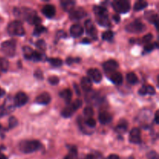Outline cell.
Wrapping results in <instances>:
<instances>
[{"mask_svg":"<svg viewBox=\"0 0 159 159\" xmlns=\"http://www.w3.org/2000/svg\"><path fill=\"white\" fill-rule=\"evenodd\" d=\"M14 15L19 18H22L30 24L39 25L41 22L40 17L37 16L36 11L28 8H16L14 9Z\"/></svg>","mask_w":159,"mask_h":159,"instance_id":"6da1fadb","label":"cell"},{"mask_svg":"<svg viewBox=\"0 0 159 159\" xmlns=\"http://www.w3.org/2000/svg\"><path fill=\"white\" fill-rule=\"evenodd\" d=\"M41 148V144L37 140H25L20 141L19 144V149L22 152L26 154L33 153L40 150Z\"/></svg>","mask_w":159,"mask_h":159,"instance_id":"7a4b0ae2","label":"cell"},{"mask_svg":"<svg viewBox=\"0 0 159 159\" xmlns=\"http://www.w3.org/2000/svg\"><path fill=\"white\" fill-rule=\"evenodd\" d=\"M7 31L9 35L12 36H23L25 34L23 24L19 20H14L9 23L7 26Z\"/></svg>","mask_w":159,"mask_h":159,"instance_id":"3957f363","label":"cell"},{"mask_svg":"<svg viewBox=\"0 0 159 159\" xmlns=\"http://www.w3.org/2000/svg\"><path fill=\"white\" fill-rule=\"evenodd\" d=\"M112 6L118 13H127L130 9V2L128 0H116L113 2Z\"/></svg>","mask_w":159,"mask_h":159,"instance_id":"277c9868","label":"cell"},{"mask_svg":"<svg viewBox=\"0 0 159 159\" xmlns=\"http://www.w3.org/2000/svg\"><path fill=\"white\" fill-rule=\"evenodd\" d=\"M145 25H144L142 22H141L138 20L129 23V24L127 25V26H126V30L129 33H133V34L142 33L145 30Z\"/></svg>","mask_w":159,"mask_h":159,"instance_id":"5b68a950","label":"cell"},{"mask_svg":"<svg viewBox=\"0 0 159 159\" xmlns=\"http://www.w3.org/2000/svg\"><path fill=\"white\" fill-rule=\"evenodd\" d=\"M2 51L8 57H13L16 54V41L13 40H7L2 43Z\"/></svg>","mask_w":159,"mask_h":159,"instance_id":"8992f818","label":"cell"},{"mask_svg":"<svg viewBox=\"0 0 159 159\" xmlns=\"http://www.w3.org/2000/svg\"><path fill=\"white\" fill-rule=\"evenodd\" d=\"M86 12L82 7L74 8L71 12H69V17L71 20H80L85 16Z\"/></svg>","mask_w":159,"mask_h":159,"instance_id":"52a82bcc","label":"cell"},{"mask_svg":"<svg viewBox=\"0 0 159 159\" xmlns=\"http://www.w3.org/2000/svg\"><path fill=\"white\" fill-rule=\"evenodd\" d=\"M28 96H26V93H18L15 96L13 99V104L14 107H23V105L27 102Z\"/></svg>","mask_w":159,"mask_h":159,"instance_id":"ba28073f","label":"cell"},{"mask_svg":"<svg viewBox=\"0 0 159 159\" xmlns=\"http://www.w3.org/2000/svg\"><path fill=\"white\" fill-rule=\"evenodd\" d=\"M102 67H103L104 71L107 73H111L116 71V70L117 69L118 67H119V64L116 61L113 60V59H110V60L107 61L105 63L102 65Z\"/></svg>","mask_w":159,"mask_h":159,"instance_id":"9c48e42d","label":"cell"},{"mask_svg":"<svg viewBox=\"0 0 159 159\" xmlns=\"http://www.w3.org/2000/svg\"><path fill=\"white\" fill-rule=\"evenodd\" d=\"M141 134L139 128H133L130 132V140L132 144H140L141 142Z\"/></svg>","mask_w":159,"mask_h":159,"instance_id":"30bf717a","label":"cell"},{"mask_svg":"<svg viewBox=\"0 0 159 159\" xmlns=\"http://www.w3.org/2000/svg\"><path fill=\"white\" fill-rule=\"evenodd\" d=\"M85 28L88 35H89L90 37H93L95 40L97 38V30H96V27L93 25V23H92L91 20H88L85 22Z\"/></svg>","mask_w":159,"mask_h":159,"instance_id":"8fae6325","label":"cell"},{"mask_svg":"<svg viewBox=\"0 0 159 159\" xmlns=\"http://www.w3.org/2000/svg\"><path fill=\"white\" fill-rule=\"evenodd\" d=\"M88 76L89 79L91 81H93L95 82H100L102 80V74L100 71L96 68H90L88 71Z\"/></svg>","mask_w":159,"mask_h":159,"instance_id":"7c38bea8","label":"cell"},{"mask_svg":"<svg viewBox=\"0 0 159 159\" xmlns=\"http://www.w3.org/2000/svg\"><path fill=\"white\" fill-rule=\"evenodd\" d=\"M42 12H43V14L45 16L51 19L53 18L55 16L56 9L54 7V6H53V5H45L43 7V9H42Z\"/></svg>","mask_w":159,"mask_h":159,"instance_id":"4fadbf2b","label":"cell"},{"mask_svg":"<svg viewBox=\"0 0 159 159\" xmlns=\"http://www.w3.org/2000/svg\"><path fill=\"white\" fill-rule=\"evenodd\" d=\"M51 100V97L48 93H43L37 96L35 99V102L38 104L41 105H48Z\"/></svg>","mask_w":159,"mask_h":159,"instance_id":"5bb4252c","label":"cell"},{"mask_svg":"<svg viewBox=\"0 0 159 159\" xmlns=\"http://www.w3.org/2000/svg\"><path fill=\"white\" fill-rule=\"evenodd\" d=\"M84 33V29L80 24H74L70 28V34L73 37H79Z\"/></svg>","mask_w":159,"mask_h":159,"instance_id":"9a60e30c","label":"cell"},{"mask_svg":"<svg viewBox=\"0 0 159 159\" xmlns=\"http://www.w3.org/2000/svg\"><path fill=\"white\" fill-rule=\"evenodd\" d=\"M112 119H113V118H112L111 114L109 113L107 111L101 112L99 115V122H100L102 124H104V125H106V124L111 122Z\"/></svg>","mask_w":159,"mask_h":159,"instance_id":"2e32d148","label":"cell"},{"mask_svg":"<svg viewBox=\"0 0 159 159\" xmlns=\"http://www.w3.org/2000/svg\"><path fill=\"white\" fill-rule=\"evenodd\" d=\"M144 16H145L146 19H147L150 23H154V24L155 25V26H156L157 29H158V15H157L155 12H153V11H148V12H145Z\"/></svg>","mask_w":159,"mask_h":159,"instance_id":"e0dca14e","label":"cell"},{"mask_svg":"<svg viewBox=\"0 0 159 159\" xmlns=\"http://www.w3.org/2000/svg\"><path fill=\"white\" fill-rule=\"evenodd\" d=\"M61 5L64 10L67 11V12H71L75 8V2L72 1V0H62L61 2Z\"/></svg>","mask_w":159,"mask_h":159,"instance_id":"ac0fdd59","label":"cell"},{"mask_svg":"<svg viewBox=\"0 0 159 159\" xmlns=\"http://www.w3.org/2000/svg\"><path fill=\"white\" fill-rule=\"evenodd\" d=\"M92 81L89 79L88 77H83L81 80V86L82 89L85 92L88 93V92L91 91L92 90Z\"/></svg>","mask_w":159,"mask_h":159,"instance_id":"d6986e66","label":"cell"},{"mask_svg":"<svg viewBox=\"0 0 159 159\" xmlns=\"http://www.w3.org/2000/svg\"><path fill=\"white\" fill-rule=\"evenodd\" d=\"M110 79L111 82L116 85H120L123 82L122 75L118 71H114V72L111 73L110 75Z\"/></svg>","mask_w":159,"mask_h":159,"instance_id":"ffe728a7","label":"cell"},{"mask_svg":"<svg viewBox=\"0 0 159 159\" xmlns=\"http://www.w3.org/2000/svg\"><path fill=\"white\" fill-rule=\"evenodd\" d=\"M59 96L65 100V102L66 103H69L71 102V97H72V93H71V91L70 89H64L62 91H61L59 93Z\"/></svg>","mask_w":159,"mask_h":159,"instance_id":"44dd1931","label":"cell"},{"mask_svg":"<svg viewBox=\"0 0 159 159\" xmlns=\"http://www.w3.org/2000/svg\"><path fill=\"white\" fill-rule=\"evenodd\" d=\"M139 94L140 95H144L149 94V95H155V89L154 87H152V85H144L143 87H141V89L139 90Z\"/></svg>","mask_w":159,"mask_h":159,"instance_id":"7402d4cb","label":"cell"},{"mask_svg":"<svg viewBox=\"0 0 159 159\" xmlns=\"http://www.w3.org/2000/svg\"><path fill=\"white\" fill-rule=\"evenodd\" d=\"M127 127H128V125H127V123L126 120H121L120 122L118 124V125L116 126V127L115 128V131L116 133L120 134H124L127 130Z\"/></svg>","mask_w":159,"mask_h":159,"instance_id":"603a6c76","label":"cell"},{"mask_svg":"<svg viewBox=\"0 0 159 159\" xmlns=\"http://www.w3.org/2000/svg\"><path fill=\"white\" fill-rule=\"evenodd\" d=\"M96 21L100 26H110V21L108 16H96Z\"/></svg>","mask_w":159,"mask_h":159,"instance_id":"cb8c5ba5","label":"cell"},{"mask_svg":"<svg viewBox=\"0 0 159 159\" xmlns=\"http://www.w3.org/2000/svg\"><path fill=\"white\" fill-rule=\"evenodd\" d=\"M93 10H94L96 16H108V10L104 6H95L94 8H93Z\"/></svg>","mask_w":159,"mask_h":159,"instance_id":"d4e9b609","label":"cell"},{"mask_svg":"<svg viewBox=\"0 0 159 159\" xmlns=\"http://www.w3.org/2000/svg\"><path fill=\"white\" fill-rule=\"evenodd\" d=\"M46 58H45L44 54H42L41 52H39V51H34L30 60L33 61H43Z\"/></svg>","mask_w":159,"mask_h":159,"instance_id":"484cf974","label":"cell"},{"mask_svg":"<svg viewBox=\"0 0 159 159\" xmlns=\"http://www.w3.org/2000/svg\"><path fill=\"white\" fill-rule=\"evenodd\" d=\"M75 110L73 109V107H71V105L66 107L65 108L63 109V110L61 111V115L65 118L71 117L73 115V113H75Z\"/></svg>","mask_w":159,"mask_h":159,"instance_id":"4316f807","label":"cell"},{"mask_svg":"<svg viewBox=\"0 0 159 159\" xmlns=\"http://www.w3.org/2000/svg\"><path fill=\"white\" fill-rule=\"evenodd\" d=\"M148 2L146 1H144V0H139V1H137L135 2L134 6V9L135 11H139L142 10L144 8L147 7Z\"/></svg>","mask_w":159,"mask_h":159,"instance_id":"83f0119b","label":"cell"},{"mask_svg":"<svg viewBox=\"0 0 159 159\" xmlns=\"http://www.w3.org/2000/svg\"><path fill=\"white\" fill-rule=\"evenodd\" d=\"M127 80L129 83L134 85V84L138 83V76L136 75V74H135V73L130 72L127 75Z\"/></svg>","mask_w":159,"mask_h":159,"instance_id":"f1b7e54d","label":"cell"},{"mask_svg":"<svg viewBox=\"0 0 159 159\" xmlns=\"http://www.w3.org/2000/svg\"><path fill=\"white\" fill-rule=\"evenodd\" d=\"M9 68V61L4 57H0V71H6Z\"/></svg>","mask_w":159,"mask_h":159,"instance_id":"f546056e","label":"cell"},{"mask_svg":"<svg viewBox=\"0 0 159 159\" xmlns=\"http://www.w3.org/2000/svg\"><path fill=\"white\" fill-rule=\"evenodd\" d=\"M47 61L54 67H59L62 65V60L60 58L51 57V58H47Z\"/></svg>","mask_w":159,"mask_h":159,"instance_id":"4dcf8cb0","label":"cell"},{"mask_svg":"<svg viewBox=\"0 0 159 159\" xmlns=\"http://www.w3.org/2000/svg\"><path fill=\"white\" fill-rule=\"evenodd\" d=\"M23 54H24L25 57H26V59H29L30 60L33 52H34V50H33L31 48H30V47L26 46L23 48Z\"/></svg>","mask_w":159,"mask_h":159,"instance_id":"1f68e13d","label":"cell"},{"mask_svg":"<svg viewBox=\"0 0 159 159\" xmlns=\"http://www.w3.org/2000/svg\"><path fill=\"white\" fill-rule=\"evenodd\" d=\"M158 42H155V43H148L147 45L144 46V51L145 52H151V51H153L155 48H158Z\"/></svg>","mask_w":159,"mask_h":159,"instance_id":"d6a6232c","label":"cell"},{"mask_svg":"<svg viewBox=\"0 0 159 159\" xmlns=\"http://www.w3.org/2000/svg\"><path fill=\"white\" fill-rule=\"evenodd\" d=\"M45 31H46V28H45L44 26H42V25L39 24V25H37V26H35L34 34V35H40V34L44 33Z\"/></svg>","mask_w":159,"mask_h":159,"instance_id":"836d02e7","label":"cell"},{"mask_svg":"<svg viewBox=\"0 0 159 159\" xmlns=\"http://www.w3.org/2000/svg\"><path fill=\"white\" fill-rule=\"evenodd\" d=\"M113 37V33L111 30H107L102 34V38L104 40H111Z\"/></svg>","mask_w":159,"mask_h":159,"instance_id":"e575fe53","label":"cell"},{"mask_svg":"<svg viewBox=\"0 0 159 159\" xmlns=\"http://www.w3.org/2000/svg\"><path fill=\"white\" fill-rule=\"evenodd\" d=\"M93 114H94V111L91 107H87L84 109V115L85 116L90 118L93 116Z\"/></svg>","mask_w":159,"mask_h":159,"instance_id":"d590c367","label":"cell"},{"mask_svg":"<svg viewBox=\"0 0 159 159\" xmlns=\"http://www.w3.org/2000/svg\"><path fill=\"white\" fill-rule=\"evenodd\" d=\"M36 46L38 49H40V51H45L46 49L47 46H46V43H45L44 40H39L36 42Z\"/></svg>","mask_w":159,"mask_h":159,"instance_id":"8d00e7d4","label":"cell"},{"mask_svg":"<svg viewBox=\"0 0 159 159\" xmlns=\"http://www.w3.org/2000/svg\"><path fill=\"white\" fill-rule=\"evenodd\" d=\"M82 106V101L81 99H76L71 104V107H73V109L75 110V111H76L77 110H79L81 107Z\"/></svg>","mask_w":159,"mask_h":159,"instance_id":"74e56055","label":"cell"},{"mask_svg":"<svg viewBox=\"0 0 159 159\" xmlns=\"http://www.w3.org/2000/svg\"><path fill=\"white\" fill-rule=\"evenodd\" d=\"M17 124H18V120H16V118L14 117V116H11L9 120V127L10 128H13L16 126H17Z\"/></svg>","mask_w":159,"mask_h":159,"instance_id":"f35d334b","label":"cell"},{"mask_svg":"<svg viewBox=\"0 0 159 159\" xmlns=\"http://www.w3.org/2000/svg\"><path fill=\"white\" fill-rule=\"evenodd\" d=\"M85 124L89 127H96V122L93 118L90 117V118H88V119L85 120Z\"/></svg>","mask_w":159,"mask_h":159,"instance_id":"ab89813d","label":"cell"},{"mask_svg":"<svg viewBox=\"0 0 159 159\" xmlns=\"http://www.w3.org/2000/svg\"><path fill=\"white\" fill-rule=\"evenodd\" d=\"M148 159H159L158 155L155 151H152L147 155Z\"/></svg>","mask_w":159,"mask_h":159,"instance_id":"60d3db41","label":"cell"},{"mask_svg":"<svg viewBox=\"0 0 159 159\" xmlns=\"http://www.w3.org/2000/svg\"><path fill=\"white\" fill-rule=\"evenodd\" d=\"M81 59L80 58H78V57H76V58H73V57H68L66 60V63L68 64V65H72V64L74 63H79V61H80Z\"/></svg>","mask_w":159,"mask_h":159,"instance_id":"b9f144b4","label":"cell"},{"mask_svg":"<svg viewBox=\"0 0 159 159\" xmlns=\"http://www.w3.org/2000/svg\"><path fill=\"white\" fill-rule=\"evenodd\" d=\"M48 81H49V82L51 85H57L59 82V79L57 76H51L48 79Z\"/></svg>","mask_w":159,"mask_h":159,"instance_id":"7bdbcfd3","label":"cell"},{"mask_svg":"<svg viewBox=\"0 0 159 159\" xmlns=\"http://www.w3.org/2000/svg\"><path fill=\"white\" fill-rule=\"evenodd\" d=\"M152 38H153V36H152V34H147V35H145L144 37H143L142 41L144 42V43H148L149 42H150L151 40H152Z\"/></svg>","mask_w":159,"mask_h":159,"instance_id":"ee69618b","label":"cell"},{"mask_svg":"<svg viewBox=\"0 0 159 159\" xmlns=\"http://www.w3.org/2000/svg\"><path fill=\"white\" fill-rule=\"evenodd\" d=\"M34 77H36L38 79H43V72H42L40 69H37V71H34Z\"/></svg>","mask_w":159,"mask_h":159,"instance_id":"f6af8a7d","label":"cell"},{"mask_svg":"<svg viewBox=\"0 0 159 159\" xmlns=\"http://www.w3.org/2000/svg\"><path fill=\"white\" fill-rule=\"evenodd\" d=\"M67 34L63 30H59L57 34V38H62V37H66Z\"/></svg>","mask_w":159,"mask_h":159,"instance_id":"bcb514c9","label":"cell"},{"mask_svg":"<svg viewBox=\"0 0 159 159\" xmlns=\"http://www.w3.org/2000/svg\"><path fill=\"white\" fill-rule=\"evenodd\" d=\"M7 111L6 110V109L3 107V106H2V107H0V118L2 117V116H5V115L7 114Z\"/></svg>","mask_w":159,"mask_h":159,"instance_id":"7dc6e473","label":"cell"},{"mask_svg":"<svg viewBox=\"0 0 159 159\" xmlns=\"http://www.w3.org/2000/svg\"><path fill=\"white\" fill-rule=\"evenodd\" d=\"M76 157H77V155H75V154L70 153L69 155H67V156L65 157L64 159H75Z\"/></svg>","mask_w":159,"mask_h":159,"instance_id":"c3c4849f","label":"cell"},{"mask_svg":"<svg viewBox=\"0 0 159 159\" xmlns=\"http://www.w3.org/2000/svg\"><path fill=\"white\" fill-rule=\"evenodd\" d=\"M107 159H120L119 156L116 155H110L107 157Z\"/></svg>","mask_w":159,"mask_h":159,"instance_id":"681fc988","label":"cell"},{"mask_svg":"<svg viewBox=\"0 0 159 159\" xmlns=\"http://www.w3.org/2000/svg\"><path fill=\"white\" fill-rule=\"evenodd\" d=\"M74 87H75V91H76V93H77V95H79V96H80V90H79V86H78L77 85H76L75 83L74 84Z\"/></svg>","mask_w":159,"mask_h":159,"instance_id":"f907efd6","label":"cell"},{"mask_svg":"<svg viewBox=\"0 0 159 159\" xmlns=\"http://www.w3.org/2000/svg\"><path fill=\"white\" fill-rule=\"evenodd\" d=\"M155 121L157 124H158V111H156L155 114Z\"/></svg>","mask_w":159,"mask_h":159,"instance_id":"816d5d0a","label":"cell"},{"mask_svg":"<svg viewBox=\"0 0 159 159\" xmlns=\"http://www.w3.org/2000/svg\"><path fill=\"white\" fill-rule=\"evenodd\" d=\"M113 20H114L115 22H116V23H119V22H120L119 15H114V16H113Z\"/></svg>","mask_w":159,"mask_h":159,"instance_id":"f5cc1de1","label":"cell"},{"mask_svg":"<svg viewBox=\"0 0 159 159\" xmlns=\"http://www.w3.org/2000/svg\"><path fill=\"white\" fill-rule=\"evenodd\" d=\"M4 95H5V90L2 89L1 87H0V98L2 97V96H4Z\"/></svg>","mask_w":159,"mask_h":159,"instance_id":"db71d44e","label":"cell"},{"mask_svg":"<svg viewBox=\"0 0 159 159\" xmlns=\"http://www.w3.org/2000/svg\"><path fill=\"white\" fill-rule=\"evenodd\" d=\"M0 159H8L7 157H6L4 154L2 153L1 151H0Z\"/></svg>","mask_w":159,"mask_h":159,"instance_id":"11a10c76","label":"cell"},{"mask_svg":"<svg viewBox=\"0 0 159 159\" xmlns=\"http://www.w3.org/2000/svg\"><path fill=\"white\" fill-rule=\"evenodd\" d=\"M82 42H83V43H89L90 41H89V40H87V39H85V40H82Z\"/></svg>","mask_w":159,"mask_h":159,"instance_id":"9f6ffc18","label":"cell"},{"mask_svg":"<svg viewBox=\"0 0 159 159\" xmlns=\"http://www.w3.org/2000/svg\"><path fill=\"white\" fill-rule=\"evenodd\" d=\"M1 127H1V125H0V129H1Z\"/></svg>","mask_w":159,"mask_h":159,"instance_id":"6f0895ef","label":"cell"}]
</instances>
